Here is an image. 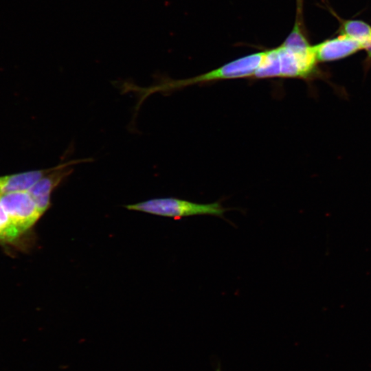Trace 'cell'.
Listing matches in <instances>:
<instances>
[{
    "label": "cell",
    "instance_id": "1",
    "mask_svg": "<svg viewBox=\"0 0 371 371\" xmlns=\"http://www.w3.org/2000/svg\"><path fill=\"white\" fill-rule=\"evenodd\" d=\"M124 207L129 210L174 218L199 215L223 218V214L227 211V208L218 202L203 204L172 197L152 199Z\"/></svg>",
    "mask_w": 371,
    "mask_h": 371
},
{
    "label": "cell",
    "instance_id": "2",
    "mask_svg": "<svg viewBox=\"0 0 371 371\" xmlns=\"http://www.w3.org/2000/svg\"><path fill=\"white\" fill-rule=\"evenodd\" d=\"M264 54L265 52L248 55L227 63L218 69L190 79L157 85L153 87L152 90L153 92L165 91L202 82L253 76L259 67Z\"/></svg>",
    "mask_w": 371,
    "mask_h": 371
},
{
    "label": "cell",
    "instance_id": "3",
    "mask_svg": "<svg viewBox=\"0 0 371 371\" xmlns=\"http://www.w3.org/2000/svg\"><path fill=\"white\" fill-rule=\"evenodd\" d=\"M0 201L13 224L25 236L43 215L27 191L1 194Z\"/></svg>",
    "mask_w": 371,
    "mask_h": 371
},
{
    "label": "cell",
    "instance_id": "4",
    "mask_svg": "<svg viewBox=\"0 0 371 371\" xmlns=\"http://www.w3.org/2000/svg\"><path fill=\"white\" fill-rule=\"evenodd\" d=\"M91 159L71 160L55 166L54 169L40 179L27 190L38 207L44 214L51 206L52 192L72 172V165L91 161Z\"/></svg>",
    "mask_w": 371,
    "mask_h": 371
},
{
    "label": "cell",
    "instance_id": "5",
    "mask_svg": "<svg viewBox=\"0 0 371 371\" xmlns=\"http://www.w3.org/2000/svg\"><path fill=\"white\" fill-rule=\"evenodd\" d=\"M280 63V77L302 78L311 77L316 71L317 63L313 46L307 52H295L282 45L278 47Z\"/></svg>",
    "mask_w": 371,
    "mask_h": 371
},
{
    "label": "cell",
    "instance_id": "6",
    "mask_svg": "<svg viewBox=\"0 0 371 371\" xmlns=\"http://www.w3.org/2000/svg\"><path fill=\"white\" fill-rule=\"evenodd\" d=\"M317 62H330L346 58L363 49V43L349 36L341 34L313 45Z\"/></svg>",
    "mask_w": 371,
    "mask_h": 371
},
{
    "label": "cell",
    "instance_id": "7",
    "mask_svg": "<svg viewBox=\"0 0 371 371\" xmlns=\"http://www.w3.org/2000/svg\"><path fill=\"white\" fill-rule=\"evenodd\" d=\"M54 168L55 166L0 177V195L12 192L27 191Z\"/></svg>",
    "mask_w": 371,
    "mask_h": 371
},
{
    "label": "cell",
    "instance_id": "8",
    "mask_svg": "<svg viewBox=\"0 0 371 371\" xmlns=\"http://www.w3.org/2000/svg\"><path fill=\"white\" fill-rule=\"evenodd\" d=\"M25 236L13 224L0 201V245L21 247Z\"/></svg>",
    "mask_w": 371,
    "mask_h": 371
},
{
    "label": "cell",
    "instance_id": "9",
    "mask_svg": "<svg viewBox=\"0 0 371 371\" xmlns=\"http://www.w3.org/2000/svg\"><path fill=\"white\" fill-rule=\"evenodd\" d=\"M280 63L278 48L265 51L254 76L258 78L280 77Z\"/></svg>",
    "mask_w": 371,
    "mask_h": 371
},
{
    "label": "cell",
    "instance_id": "10",
    "mask_svg": "<svg viewBox=\"0 0 371 371\" xmlns=\"http://www.w3.org/2000/svg\"><path fill=\"white\" fill-rule=\"evenodd\" d=\"M341 33L361 41L363 45L371 40V26L359 20L344 21L341 25Z\"/></svg>",
    "mask_w": 371,
    "mask_h": 371
},
{
    "label": "cell",
    "instance_id": "11",
    "mask_svg": "<svg viewBox=\"0 0 371 371\" xmlns=\"http://www.w3.org/2000/svg\"><path fill=\"white\" fill-rule=\"evenodd\" d=\"M282 45L296 52H308L313 49V46L308 43L301 32L297 21H296L293 30Z\"/></svg>",
    "mask_w": 371,
    "mask_h": 371
},
{
    "label": "cell",
    "instance_id": "12",
    "mask_svg": "<svg viewBox=\"0 0 371 371\" xmlns=\"http://www.w3.org/2000/svg\"><path fill=\"white\" fill-rule=\"evenodd\" d=\"M298 10L301 9L302 0H297Z\"/></svg>",
    "mask_w": 371,
    "mask_h": 371
}]
</instances>
